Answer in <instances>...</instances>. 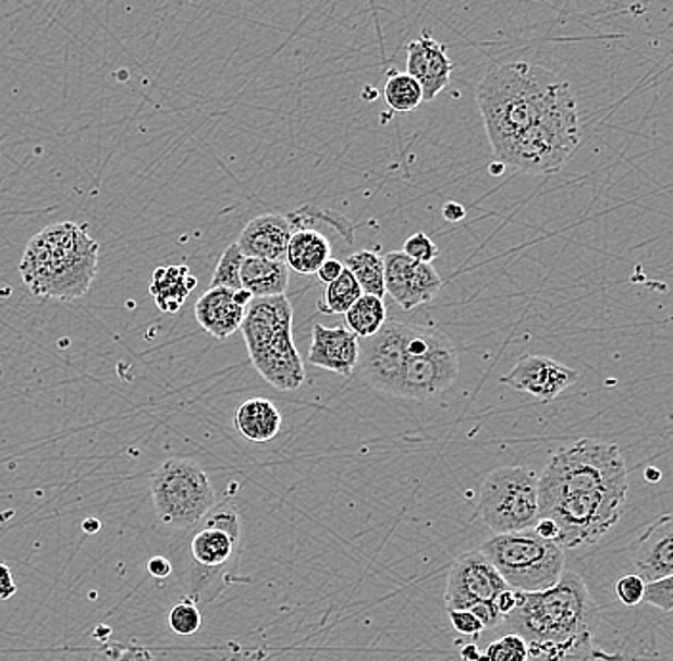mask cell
I'll list each match as a JSON object with an SVG mask.
<instances>
[{
  "label": "cell",
  "instance_id": "1",
  "mask_svg": "<svg viewBox=\"0 0 673 661\" xmlns=\"http://www.w3.org/2000/svg\"><path fill=\"white\" fill-rule=\"evenodd\" d=\"M493 159L525 174L561 171L579 146L576 96L563 78L528 62L493 65L477 86Z\"/></svg>",
  "mask_w": 673,
  "mask_h": 661
},
{
  "label": "cell",
  "instance_id": "2",
  "mask_svg": "<svg viewBox=\"0 0 673 661\" xmlns=\"http://www.w3.org/2000/svg\"><path fill=\"white\" fill-rule=\"evenodd\" d=\"M627 488L619 445L582 438L553 453L538 476L540 518L555 522L563 549L597 543L622 518Z\"/></svg>",
  "mask_w": 673,
  "mask_h": 661
},
{
  "label": "cell",
  "instance_id": "3",
  "mask_svg": "<svg viewBox=\"0 0 673 661\" xmlns=\"http://www.w3.org/2000/svg\"><path fill=\"white\" fill-rule=\"evenodd\" d=\"M530 652L549 661L586 660L599 623V608L584 579L566 572L546 591H518L517 607L505 615Z\"/></svg>",
  "mask_w": 673,
  "mask_h": 661
},
{
  "label": "cell",
  "instance_id": "4",
  "mask_svg": "<svg viewBox=\"0 0 673 661\" xmlns=\"http://www.w3.org/2000/svg\"><path fill=\"white\" fill-rule=\"evenodd\" d=\"M98 250L87 227L52 224L27 243L20 276L35 296L77 301L87 295L98 273Z\"/></svg>",
  "mask_w": 673,
  "mask_h": 661
},
{
  "label": "cell",
  "instance_id": "5",
  "mask_svg": "<svg viewBox=\"0 0 673 661\" xmlns=\"http://www.w3.org/2000/svg\"><path fill=\"white\" fill-rule=\"evenodd\" d=\"M243 341L260 377L282 392L306 381L305 364L293 343V306L287 295L255 296L245 308Z\"/></svg>",
  "mask_w": 673,
  "mask_h": 661
},
{
  "label": "cell",
  "instance_id": "6",
  "mask_svg": "<svg viewBox=\"0 0 673 661\" xmlns=\"http://www.w3.org/2000/svg\"><path fill=\"white\" fill-rule=\"evenodd\" d=\"M480 553L486 554L515 591H546L564 572L563 547L543 539L534 529L493 534L482 543Z\"/></svg>",
  "mask_w": 673,
  "mask_h": 661
},
{
  "label": "cell",
  "instance_id": "7",
  "mask_svg": "<svg viewBox=\"0 0 673 661\" xmlns=\"http://www.w3.org/2000/svg\"><path fill=\"white\" fill-rule=\"evenodd\" d=\"M149 488L157 516L173 528H194L217 505L211 480L196 461H164L151 476Z\"/></svg>",
  "mask_w": 673,
  "mask_h": 661
},
{
  "label": "cell",
  "instance_id": "8",
  "mask_svg": "<svg viewBox=\"0 0 673 661\" xmlns=\"http://www.w3.org/2000/svg\"><path fill=\"white\" fill-rule=\"evenodd\" d=\"M478 514L493 534L533 529L540 521L538 475L525 467H501L486 476Z\"/></svg>",
  "mask_w": 673,
  "mask_h": 661
},
{
  "label": "cell",
  "instance_id": "9",
  "mask_svg": "<svg viewBox=\"0 0 673 661\" xmlns=\"http://www.w3.org/2000/svg\"><path fill=\"white\" fill-rule=\"evenodd\" d=\"M201 528L197 531L189 553L199 568L204 570L205 592L212 589V595H219L222 579H230L237 568L240 549H242V524L240 514L230 501L212 506L199 522Z\"/></svg>",
  "mask_w": 673,
  "mask_h": 661
},
{
  "label": "cell",
  "instance_id": "10",
  "mask_svg": "<svg viewBox=\"0 0 673 661\" xmlns=\"http://www.w3.org/2000/svg\"><path fill=\"white\" fill-rule=\"evenodd\" d=\"M409 323L384 321L376 335L364 339L360 344V359L356 371L371 389L399 396L400 382L404 375L409 354H407Z\"/></svg>",
  "mask_w": 673,
  "mask_h": 661
},
{
  "label": "cell",
  "instance_id": "11",
  "mask_svg": "<svg viewBox=\"0 0 673 661\" xmlns=\"http://www.w3.org/2000/svg\"><path fill=\"white\" fill-rule=\"evenodd\" d=\"M510 585L500 576L492 562L485 553L469 551L462 554L448 576V610H470L480 602H495L501 592L507 591Z\"/></svg>",
  "mask_w": 673,
  "mask_h": 661
},
{
  "label": "cell",
  "instance_id": "12",
  "mask_svg": "<svg viewBox=\"0 0 673 661\" xmlns=\"http://www.w3.org/2000/svg\"><path fill=\"white\" fill-rule=\"evenodd\" d=\"M460 375V358L454 343L446 339L432 351L407 359L400 382L399 396L429 400L450 389Z\"/></svg>",
  "mask_w": 673,
  "mask_h": 661
},
{
  "label": "cell",
  "instance_id": "13",
  "mask_svg": "<svg viewBox=\"0 0 673 661\" xmlns=\"http://www.w3.org/2000/svg\"><path fill=\"white\" fill-rule=\"evenodd\" d=\"M384 258V291L404 310H414L431 303L442 289V278L435 266L417 262L402 250H392Z\"/></svg>",
  "mask_w": 673,
  "mask_h": 661
},
{
  "label": "cell",
  "instance_id": "14",
  "mask_svg": "<svg viewBox=\"0 0 673 661\" xmlns=\"http://www.w3.org/2000/svg\"><path fill=\"white\" fill-rule=\"evenodd\" d=\"M578 379V371L556 359L526 354L518 358L510 374L501 377L500 382L510 389L530 394L540 402H553Z\"/></svg>",
  "mask_w": 673,
  "mask_h": 661
},
{
  "label": "cell",
  "instance_id": "15",
  "mask_svg": "<svg viewBox=\"0 0 673 661\" xmlns=\"http://www.w3.org/2000/svg\"><path fill=\"white\" fill-rule=\"evenodd\" d=\"M632 561L645 584L673 576V514L660 516L635 539Z\"/></svg>",
  "mask_w": 673,
  "mask_h": 661
},
{
  "label": "cell",
  "instance_id": "16",
  "mask_svg": "<svg viewBox=\"0 0 673 661\" xmlns=\"http://www.w3.org/2000/svg\"><path fill=\"white\" fill-rule=\"evenodd\" d=\"M360 359V341L348 327H313L308 348L310 366L320 367L341 377H353Z\"/></svg>",
  "mask_w": 673,
  "mask_h": 661
},
{
  "label": "cell",
  "instance_id": "17",
  "mask_svg": "<svg viewBox=\"0 0 673 661\" xmlns=\"http://www.w3.org/2000/svg\"><path fill=\"white\" fill-rule=\"evenodd\" d=\"M454 62L446 47L431 35H421L407 45L406 73L424 88L425 101H432L452 81Z\"/></svg>",
  "mask_w": 673,
  "mask_h": 661
},
{
  "label": "cell",
  "instance_id": "18",
  "mask_svg": "<svg viewBox=\"0 0 673 661\" xmlns=\"http://www.w3.org/2000/svg\"><path fill=\"white\" fill-rule=\"evenodd\" d=\"M293 228L285 215L268 212L249 220L242 234L237 237V245L245 257L267 258V260H285L287 245H290Z\"/></svg>",
  "mask_w": 673,
  "mask_h": 661
},
{
  "label": "cell",
  "instance_id": "19",
  "mask_svg": "<svg viewBox=\"0 0 673 661\" xmlns=\"http://www.w3.org/2000/svg\"><path fill=\"white\" fill-rule=\"evenodd\" d=\"M196 319L209 335L228 339L242 329L245 308L235 303L234 291L227 287H211L196 303Z\"/></svg>",
  "mask_w": 673,
  "mask_h": 661
},
{
  "label": "cell",
  "instance_id": "20",
  "mask_svg": "<svg viewBox=\"0 0 673 661\" xmlns=\"http://www.w3.org/2000/svg\"><path fill=\"white\" fill-rule=\"evenodd\" d=\"M234 427L249 442H270L282 428V413L267 397H250L235 412Z\"/></svg>",
  "mask_w": 673,
  "mask_h": 661
},
{
  "label": "cell",
  "instance_id": "21",
  "mask_svg": "<svg viewBox=\"0 0 673 661\" xmlns=\"http://www.w3.org/2000/svg\"><path fill=\"white\" fill-rule=\"evenodd\" d=\"M196 285L197 280L189 273L188 266H161L154 272L149 293L159 310L174 314L181 310Z\"/></svg>",
  "mask_w": 673,
  "mask_h": 661
},
{
  "label": "cell",
  "instance_id": "22",
  "mask_svg": "<svg viewBox=\"0 0 673 661\" xmlns=\"http://www.w3.org/2000/svg\"><path fill=\"white\" fill-rule=\"evenodd\" d=\"M291 268L285 260L245 257L242 265V287L253 296L285 295Z\"/></svg>",
  "mask_w": 673,
  "mask_h": 661
},
{
  "label": "cell",
  "instance_id": "23",
  "mask_svg": "<svg viewBox=\"0 0 673 661\" xmlns=\"http://www.w3.org/2000/svg\"><path fill=\"white\" fill-rule=\"evenodd\" d=\"M328 258H331V243L326 235L314 228H301L293 232L285 255L291 270L310 276L318 272Z\"/></svg>",
  "mask_w": 673,
  "mask_h": 661
},
{
  "label": "cell",
  "instance_id": "24",
  "mask_svg": "<svg viewBox=\"0 0 673 661\" xmlns=\"http://www.w3.org/2000/svg\"><path fill=\"white\" fill-rule=\"evenodd\" d=\"M346 327L353 331L358 339H369L376 335L377 331L387 321V306L383 298L376 295H364L348 308L345 314Z\"/></svg>",
  "mask_w": 673,
  "mask_h": 661
},
{
  "label": "cell",
  "instance_id": "25",
  "mask_svg": "<svg viewBox=\"0 0 673 661\" xmlns=\"http://www.w3.org/2000/svg\"><path fill=\"white\" fill-rule=\"evenodd\" d=\"M346 270H351L362 291L366 295H376L383 298L384 291V258L374 250H356L346 257Z\"/></svg>",
  "mask_w": 673,
  "mask_h": 661
},
{
  "label": "cell",
  "instance_id": "26",
  "mask_svg": "<svg viewBox=\"0 0 673 661\" xmlns=\"http://www.w3.org/2000/svg\"><path fill=\"white\" fill-rule=\"evenodd\" d=\"M364 295L358 281L354 278L351 270L341 273V278L331 281L328 285H323L320 301H318V310L321 314H331V316H345L348 308L353 306L360 296Z\"/></svg>",
  "mask_w": 673,
  "mask_h": 661
},
{
  "label": "cell",
  "instance_id": "27",
  "mask_svg": "<svg viewBox=\"0 0 673 661\" xmlns=\"http://www.w3.org/2000/svg\"><path fill=\"white\" fill-rule=\"evenodd\" d=\"M384 101L399 113H409L424 103V88L409 73L392 71L383 88Z\"/></svg>",
  "mask_w": 673,
  "mask_h": 661
},
{
  "label": "cell",
  "instance_id": "28",
  "mask_svg": "<svg viewBox=\"0 0 673 661\" xmlns=\"http://www.w3.org/2000/svg\"><path fill=\"white\" fill-rule=\"evenodd\" d=\"M285 217L290 220L293 232H295V230H301V228H314L316 222H321V224H328V227L337 230L339 234L345 237L346 242L353 243V222H351L345 215L335 212V210L320 209V207H316V205H305V207H301V209L291 210Z\"/></svg>",
  "mask_w": 673,
  "mask_h": 661
},
{
  "label": "cell",
  "instance_id": "29",
  "mask_svg": "<svg viewBox=\"0 0 673 661\" xmlns=\"http://www.w3.org/2000/svg\"><path fill=\"white\" fill-rule=\"evenodd\" d=\"M243 250L237 243L228 245L212 273L211 287L242 289Z\"/></svg>",
  "mask_w": 673,
  "mask_h": 661
},
{
  "label": "cell",
  "instance_id": "30",
  "mask_svg": "<svg viewBox=\"0 0 673 661\" xmlns=\"http://www.w3.org/2000/svg\"><path fill=\"white\" fill-rule=\"evenodd\" d=\"M167 623H169V627H171L174 635H179V637H192V635H196L199 627H201L204 617H201V612H199V608L196 607V602H192V600H182V602L171 608L169 617H167Z\"/></svg>",
  "mask_w": 673,
  "mask_h": 661
},
{
  "label": "cell",
  "instance_id": "31",
  "mask_svg": "<svg viewBox=\"0 0 673 661\" xmlns=\"http://www.w3.org/2000/svg\"><path fill=\"white\" fill-rule=\"evenodd\" d=\"M528 656L530 648L526 645L525 638L517 633H510L488 646L480 661H528Z\"/></svg>",
  "mask_w": 673,
  "mask_h": 661
},
{
  "label": "cell",
  "instance_id": "32",
  "mask_svg": "<svg viewBox=\"0 0 673 661\" xmlns=\"http://www.w3.org/2000/svg\"><path fill=\"white\" fill-rule=\"evenodd\" d=\"M90 661H157L148 648L142 646L108 645L96 650Z\"/></svg>",
  "mask_w": 673,
  "mask_h": 661
},
{
  "label": "cell",
  "instance_id": "33",
  "mask_svg": "<svg viewBox=\"0 0 673 661\" xmlns=\"http://www.w3.org/2000/svg\"><path fill=\"white\" fill-rule=\"evenodd\" d=\"M402 253H406L407 257L414 258L417 262L432 265V260L439 257V247L425 232H417V234L407 237L404 247H402Z\"/></svg>",
  "mask_w": 673,
  "mask_h": 661
},
{
  "label": "cell",
  "instance_id": "34",
  "mask_svg": "<svg viewBox=\"0 0 673 661\" xmlns=\"http://www.w3.org/2000/svg\"><path fill=\"white\" fill-rule=\"evenodd\" d=\"M645 602L650 607L672 612L673 610V576L664 577L654 584H647L645 589Z\"/></svg>",
  "mask_w": 673,
  "mask_h": 661
},
{
  "label": "cell",
  "instance_id": "35",
  "mask_svg": "<svg viewBox=\"0 0 673 661\" xmlns=\"http://www.w3.org/2000/svg\"><path fill=\"white\" fill-rule=\"evenodd\" d=\"M645 589H647V584L637 574L620 577L616 582V595H619L620 602L626 607L641 604L645 600Z\"/></svg>",
  "mask_w": 673,
  "mask_h": 661
},
{
  "label": "cell",
  "instance_id": "36",
  "mask_svg": "<svg viewBox=\"0 0 673 661\" xmlns=\"http://www.w3.org/2000/svg\"><path fill=\"white\" fill-rule=\"evenodd\" d=\"M448 615L452 620L454 629L457 633H462V635L477 637V635L485 631V625L480 623V620L470 610H448Z\"/></svg>",
  "mask_w": 673,
  "mask_h": 661
},
{
  "label": "cell",
  "instance_id": "37",
  "mask_svg": "<svg viewBox=\"0 0 673 661\" xmlns=\"http://www.w3.org/2000/svg\"><path fill=\"white\" fill-rule=\"evenodd\" d=\"M470 612L477 615L480 623L485 625V629H495L503 625V614L495 607V602H480L470 608Z\"/></svg>",
  "mask_w": 673,
  "mask_h": 661
},
{
  "label": "cell",
  "instance_id": "38",
  "mask_svg": "<svg viewBox=\"0 0 673 661\" xmlns=\"http://www.w3.org/2000/svg\"><path fill=\"white\" fill-rule=\"evenodd\" d=\"M343 272H345V265H343L341 260L328 258V260L321 265L320 270L316 272V276H318V280H320L323 285H328L331 281H335L337 278H341V273Z\"/></svg>",
  "mask_w": 673,
  "mask_h": 661
},
{
  "label": "cell",
  "instance_id": "39",
  "mask_svg": "<svg viewBox=\"0 0 673 661\" xmlns=\"http://www.w3.org/2000/svg\"><path fill=\"white\" fill-rule=\"evenodd\" d=\"M148 572L149 576L157 577V579H164V577L171 576L173 566H171V562L167 561L164 556H154V559H149Z\"/></svg>",
  "mask_w": 673,
  "mask_h": 661
},
{
  "label": "cell",
  "instance_id": "40",
  "mask_svg": "<svg viewBox=\"0 0 673 661\" xmlns=\"http://www.w3.org/2000/svg\"><path fill=\"white\" fill-rule=\"evenodd\" d=\"M17 587L12 572L4 564H0V599H10L12 595H16Z\"/></svg>",
  "mask_w": 673,
  "mask_h": 661
},
{
  "label": "cell",
  "instance_id": "41",
  "mask_svg": "<svg viewBox=\"0 0 673 661\" xmlns=\"http://www.w3.org/2000/svg\"><path fill=\"white\" fill-rule=\"evenodd\" d=\"M465 215H467V210H465V207L460 205V203L448 201L444 203V207H442V217H444V220H448V222H454V224L455 222H462Z\"/></svg>",
  "mask_w": 673,
  "mask_h": 661
},
{
  "label": "cell",
  "instance_id": "42",
  "mask_svg": "<svg viewBox=\"0 0 673 661\" xmlns=\"http://www.w3.org/2000/svg\"><path fill=\"white\" fill-rule=\"evenodd\" d=\"M234 298H235V303L240 304V306H243V308H247V306H249L250 301H253L255 296L250 295L247 289L242 287V289H237V291H234Z\"/></svg>",
  "mask_w": 673,
  "mask_h": 661
},
{
  "label": "cell",
  "instance_id": "43",
  "mask_svg": "<svg viewBox=\"0 0 673 661\" xmlns=\"http://www.w3.org/2000/svg\"><path fill=\"white\" fill-rule=\"evenodd\" d=\"M462 652L465 661H480V653H478L477 646H465Z\"/></svg>",
  "mask_w": 673,
  "mask_h": 661
},
{
  "label": "cell",
  "instance_id": "44",
  "mask_svg": "<svg viewBox=\"0 0 673 661\" xmlns=\"http://www.w3.org/2000/svg\"><path fill=\"white\" fill-rule=\"evenodd\" d=\"M83 528H85V531H87V534H96V531L100 529V522L87 521L85 522V524H83Z\"/></svg>",
  "mask_w": 673,
  "mask_h": 661
}]
</instances>
